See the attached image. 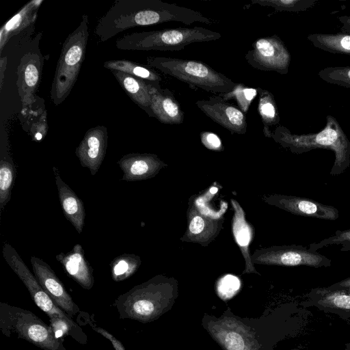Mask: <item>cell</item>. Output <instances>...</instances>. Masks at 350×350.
<instances>
[{
    "mask_svg": "<svg viewBox=\"0 0 350 350\" xmlns=\"http://www.w3.org/2000/svg\"><path fill=\"white\" fill-rule=\"evenodd\" d=\"M241 286L238 278L232 275H227L219 280L217 290L219 296L226 300L232 297L239 291Z\"/></svg>",
    "mask_w": 350,
    "mask_h": 350,
    "instance_id": "obj_31",
    "label": "cell"
},
{
    "mask_svg": "<svg viewBox=\"0 0 350 350\" xmlns=\"http://www.w3.org/2000/svg\"><path fill=\"white\" fill-rule=\"evenodd\" d=\"M65 272L75 282L85 289H90L94 285L93 269L85 257L83 247L76 243L72 250L64 254L61 252L55 256Z\"/></svg>",
    "mask_w": 350,
    "mask_h": 350,
    "instance_id": "obj_19",
    "label": "cell"
},
{
    "mask_svg": "<svg viewBox=\"0 0 350 350\" xmlns=\"http://www.w3.org/2000/svg\"><path fill=\"white\" fill-rule=\"evenodd\" d=\"M315 47L336 54L350 55V34L338 33H314L307 36Z\"/></svg>",
    "mask_w": 350,
    "mask_h": 350,
    "instance_id": "obj_23",
    "label": "cell"
},
{
    "mask_svg": "<svg viewBox=\"0 0 350 350\" xmlns=\"http://www.w3.org/2000/svg\"><path fill=\"white\" fill-rule=\"evenodd\" d=\"M30 262L34 275L55 304L70 317L79 312L78 306L67 293L50 265L40 258L31 256Z\"/></svg>",
    "mask_w": 350,
    "mask_h": 350,
    "instance_id": "obj_13",
    "label": "cell"
},
{
    "mask_svg": "<svg viewBox=\"0 0 350 350\" xmlns=\"http://www.w3.org/2000/svg\"><path fill=\"white\" fill-rule=\"evenodd\" d=\"M318 303L326 306L350 310V289L317 288L314 291Z\"/></svg>",
    "mask_w": 350,
    "mask_h": 350,
    "instance_id": "obj_27",
    "label": "cell"
},
{
    "mask_svg": "<svg viewBox=\"0 0 350 350\" xmlns=\"http://www.w3.org/2000/svg\"><path fill=\"white\" fill-rule=\"evenodd\" d=\"M44 57L39 48L27 50L21 58L16 69V85L23 105V113L30 111L38 100L36 93L39 87Z\"/></svg>",
    "mask_w": 350,
    "mask_h": 350,
    "instance_id": "obj_10",
    "label": "cell"
},
{
    "mask_svg": "<svg viewBox=\"0 0 350 350\" xmlns=\"http://www.w3.org/2000/svg\"><path fill=\"white\" fill-rule=\"evenodd\" d=\"M42 0H33L26 3L0 29L1 53L8 42L28 27H33Z\"/></svg>",
    "mask_w": 350,
    "mask_h": 350,
    "instance_id": "obj_21",
    "label": "cell"
},
{
    "mask_svg": "<svg viewBox=\"0 0 350 350\" xmlns=\"http://www.w3.org/2000/svg\"><path fill=\"white\" fill-rule=\"evenodd\" d=\"M257 94H258L257 88L246 86L241 83H236L231 92L219 94L218 96L226 101L230 99L235 100L239 109L246 113Z\"/></svg>",
    "mask_w": 350,
    "mask_h": 350,
    "instance_id": "obj_28",
    "label": "cell"
},
{
    "mask_svg": "<svg viewBox=\"0 0 350 350\" xmlns=\"http://www.w3.org/2000/svg\"><path fill=\"white\" fill-rule=\"evenodd\" d=\"M317 0H252V3L274 8L278 12H304L313 7Z\"/></svg>",
    "mask_w": 350,
    "mask_h": 350,
    "instance_id": "obj_29",
    "label": "cell"
},
{
    "mask_svg": "<svg viewBox=\"0 0 350 350\" xmlns=\"http://www.w3.org/2000/svg\"><path fill=\"white\" fill-rule=\"evenodd\" d=\"M339 21L342 23L341 30L350 34V16H341L338 17Z\"/></svg>",
    "mask_w": 350,
    "mask_h": 350,
    "instance_id": "obj_38",
    "label": "cell"
},
{
    "mask_svg": "<svg viewBox=\"0 0 350 350\" xmlns=\"http://www.w3.org/2000/svg\"><path fill=\"white\" fill-rule=\"evenodd\" d=\"M221 35L202 27H178L126 34L116 41V47L127 51H180L186 46L221 38Z\"/></svg>",
    "mask_w": 350,
    "mask_h": 350,
    "instance_id": "obj_3",
    "label": "cell"
},
{
    "mask_svg": "<svg viewBox=\"0 0 350 350\" xmlns=\"http://www.w3.org/2000/svg\"><path fill=\"white\" fill-rule=\"evenodd\" d=\"M147 65L170 75L192 88L213 94L228 93L236 83L209 65L197 60L148 57Z\"/></svg>",
    "mask_w": 350,
    "mask_h": 350,
    "instance_id": "obj_5",
    "label": "cell"
},
{
    "mask_svg": "<svg viewBox=\"0 0 350 350\" xmlns=\"http://www.w3.org/2000/svg\"><path fill=\"white\" fill-rule=\"evenodd\" d=\"M180 22L191 25L215 23L200 12L160 0H116L97 22L94 33L105 42L130 28Z\"/></svg>",
    "mask_w": 350,
    "mask_h": 350,
    "instance_id": "obj_1",
    "label": "cell"
},
{
    "mask_svg": "<svg viewBox=\"0 0 350 350\" xmlns=\"http://www.w3.org/2000/svg\"><path fill=\"white\" fill-rule=\"evenodd\" d=\"M121 88L130 98L150 117H153L151 105L152 83L117 70L111 71Z\"/></svg>",
    "mask_w": 350,
    "mask_h": 350,
    "instance_id": "obj_22",
    "label": "cell"
},
{
    "mask_svg": "<svg viewBox=\"0 0 350 350\" xmlns=\"http://www.w3.org/2000/svg\"><path fill=\"white\" fill-rule=\"evenodd\" d=\"M247 328L233 319H224L210 329L226 350H257L255 338Z\"/></svg>",
    "mask_w": 350,
    "mask_h": 350,
    "instance_id": "obj_16",
    "label": "cell"
},
{
    "mask_svg": "<svg viewBox=\"0 0 350 350\" xmlns=\"http://www.w3.org/2000/svg\"><path fill=\"white\" fill-rule=\"evenodd\" d=\"M108 134L107 127L98 125L88 129L76 148L75 154L81 165L95 175L105 157Z\"/></svg>",
    "mask_w": 350,
    "mask_h": 350,
    "instance_id": "obj_14",
    "label": "cell"
},
{
    "mask_svg": "<svg viewBox=\"0 0 350 350\" xmlns=\"http://www.w3.org/2000/svg\"><path fill=\"white\" fill-rule=\"evenodd\" d=\"M2 254L5 262L27 287L37 306L50 317L51 323L61 320L66 321L73 332L74 338L78 340L79 337L81 340H83L81 337L83 332L78 325L57 306L16 250L8 243H5L3 245Z\"/></svg>",
    "mask_w": 350,
    "mask_h": 350,
    "instance_id": "obj_7",
    "label": "cell"
},
{
    "mask_svg": "<svg viewBox=\"0 0 350 350\" xmlns=\"http://www.w3.org/2000/svg\"><path fill=\"white\" fill-rule=\"evenodd\" d=\"M1 328L46 350H66L51 327L29 311L10 306L1 307Z\"/></svg>",
    "mask_w": 350,
    "mask_h": 350,
    "instance_id": "obj_6",
    "label": "cell"
},
{
    "mask_svg": "<svg viewBox=\"0 0 350 350\" xmlns=\"http://www.w3.org/2000/svg\"><path fill=\"white\" fill-rule=\"evenodd\" d=\"M197 107L209 118L231 133L245 134L247 124L245 114L232 103L219 96L198 100Z\"/></svg>",
    "mask_w": 350,
    "mask_h": 350,
    "instance_id": "obj_12",
    "label": "cell"
},
{
    "mask_svg": "<svg viewBox=\"0 0 350 350\" xmlns=\"http://www.w3.org/2000/svg\"><path fill=\"white\" fill-rule=\"evenodd\" d=\"M117 163L123 172L121 180L126 181L152 178L164 165L157 155L150 153H129Z\"/></svg>",
    "mask_w": 350,
    "mask_h": 350,
    "instance_id": "obj_17",
    "label": "cell"
},
{
    "mask_svg": "<svg viewBox=\"0 0 350 350\" xmlns=\"http://www.w3.org/2000/svg\"><path fill=\"white\" fill-rule=\"evenodd\" d=\"M47 131L46 111L44 110L37 121L33 122L29 126L28 132L33 142H40L45 137Z\"/></svg>",
    "mask_w": 350,
    "mask_h": 350,
    "instance_id": "obj_34",
    "label": "cell"
},
{
    "mask_svg": "<svg viewBox=\"0 0 350 350\" xmlns=\"http://www.w3.org/2000/svg\"><path fill=\"white\" fill-rule=\"evenodd\" d=\"M346 243H350V228L344 230H336L334 235L318 243H310L308 247L314 251H317L327 246Z\"/></svg>",
    "mask_w": 350,
    "mask_h": 350,
    "instance_id": "obj_32",
    "label": "cell"
},
{
    "mask_svg": "<svg viewBox=\"0 0 350 350\" xmlns=\"http://www.w3.org/2000/svg\"><path fill=\"white\" fill-rule=\"evenodd\" d=\"M150 109L154 118L167 124H180L184 121V112L178 101L168 88L153 82L151 89Z\"/></svg>",
    "mask_w": 350,
    "mask_h": 350,
    "instance_id": "obj_18",
    "label": "cell"
},
{
    "mask_svg": "<svg viewBox=\"0 0 350 350\" xmlns=\"http://www.w3.org/2000/svg\"><path fill=\"white\" fill-rule=\"evenodd\" d=\"M89 37L88 16L83 15L79 26L65 39L50 90L55 106L62 104L77 82L84 60Z\"/></svg>",
    "mask_w": 350,
    "mask_h": 350,
    "instance_id": "obj_4",
    "label": "cell"
},
{
    "mask_svg": "<svg viewBox=\"0 0 350 350\" xmlns=\"http://www.w3.org/2000/svg\"><path fill=\"white\" fill-rule=\"evenodd\" d=\"M205 227V222L204 219L199 215L193 217L189 224V231L193 234L201 233Z\"/></svg>",
    "mask_w": 350,
    "mask_h": 350,
    "instance_id": "obj_36",
    "label": "cell"
},
{
    "mask_svg": "<svg viewBox=\"0 0 350 350\" xmlns=\"http://www.w3.org/2000/svg\"><path fill=\"white\" fill-rule=\"evenodd\" d=\"M202 144L208 149L213 150H223L222 142L219 136L211 131H204L200 133Z\"/></svg>",
    "mask_w": 350,
    "mask_h": 350,
    "instance_id": "obj_35",
    "label": "cell"
},
{
    "mask_svg": "<svg viewBox=\"0 0 350 350\" xmlns=\"http://www.w3.org/2000/svg\"><path fill=\"white\" fill-rule=\"evenodd\" d=\"M53 172L64 215L76 231L81 234L83 231L85 217L83 202L62 180L59 172L55 166L53 167Z\"/></svg>",
    "mask_w": 350,
    "mask_h": 350,
    "instance_id": "obj_20",
    "label": "cell"
},
{
    "mask_svg": "<svg viewBox=\"0 0 350 350\" xmlns=\"http://www.w3.org/2000/svg\"><path fill=\"white\" fill-rule=\"evenodd\" d=\"M165 293L163 284L153 278L135 286L119 299L122 304H126L127 316L148 320L159 315L166 307Z\"/></svg>",
    "mask_w": 350,
    "mask_h": 350,
    "instance_id": "obj_8",
    "label": "cell"
},
{
    "mask_svg": "<svg viewBox=\"0 0 350 350\" xmlns=\"http://www.w3.org/2000/svg\"><path fill=\"white\" fill-rule=\"evenodd\" d=\"M236 220L234 224V233L238 244L242 248H247L250 241L249 227L244 221V217H240L237 211Z\"/></svg>",
    "mask_w": 350,
    "mask_h": 350,
    "instance_id": "obj_33",
    "label": "cell"
},
{
    "mask_svg": "<svg viewBox=\"0 0 350 350\" xmlns=\"http://www.w3.org/2000/svg\"><path fill=\"white\" fill-rule=\"evenodd\" d=\"M259 94L258 111L263 124V133L267 137H271L270 127L278 125L280 118L278 106L273 94L265 89L258 88Z\"/></svg>",
    "mask_w": 350,
    "mask_h": 350,
    "instance_id": "obj_24",
    "label": "cell"
},
{
    "mask_svg": "<svg viewBox=\"0 0 350 350\" xmlns=\"http://www.w3.org/2000/svg\"><path fill=\"white\" fill-rule=\"evenodd\" d=\"M318 75L327 83L350 88V66L326 67Z\"/></svg>",
    "mask_w": 350,
    "mask_h": 350,
    "instance_id": "obj_30",
    "label": "cell"
},
{
    "mask_svg": "<svg viewBox=\"0 0 350 350\" xmlns=\"http://www.w3.org/2000/svg\"><path fill=\"white\" fill-rule=\"evenodd\" d=\"M103 66L111 71H121L148 81L160 83L162 80L161 75L149 66L130 60H109L105 62Z\"/></svg>",
    "mask_w": 350,
    "mask_h": 350,
    "instance_id": "obj_25",
    "label": "cell"
},
{
    "mask_svg": "<svg viewBox=\"0 0 350 350\" xmlns=\"http://www.w3.org/2000/svg\"><path fill=\"white\" fill-rule=\"evenodd\" d=\"M341 252H350V243H346L342 245L340 248Z\"/></svg>",
    "mask_w": 350,
    "mask_h": 350,
    "instance_id": "obj_40",
    "label": "cell"
},
{
    "mask_svg": "<svg viewBox=\"0 0 350 350\" xmlns=\"http://www.w3.org/2000/svg\"><path fill=\"white\" fill-rule=\"evenodd\" d=\"M141 264L140 257L133 254H123L111 262L112 278L116 281L123 280L132 275Z\"/></svg>",
    "mask_w": 350,
    "mask_h": 350,
    "instance_id": "obj_26",
    "label": "cell"
},
{
    "mask_svg": "<svg viewBox=\"0 0 350 350\" xmlns=\"http://www.w3.org/2000/svg\"><path fill=\"white\" fill-rule=\"evenodd\" d=\"M252 49L249 50L245 56L252 67L281 75L288 72L291 53L278 35L259 38L252 44Z\"/></svg>",
    "mask_w": 350,
    "mask_h": 350,
    "instance_id": "obj_9",
    "label": "cell"
},
{
    "mask_svg": "<svg viewBox=\"0 0 350 350\" xmlns=\"http://www.w3.org/2000/svg\"><path fill=\"white\" fill-rule=\"evenodd\" d=\"M256 259L266 264L288 267H328L332 263L318 251L300 245L274 246L263 250L261 257Z\"/></svg>",
    "mask_w": 350,
    "mask_h": 350,
    "instance_id": "obj_11",
    "label": "cell"
},
{
    "mask_svg": "<svg viewBox=\"0 0 350 350\" xmlns=\"http://www.w3.org/2000/svg\"><path fill=\"white\" fill-rule=\"evenodd\" d=\"M327 288H329V289H342V288L350 289V277L334 284L331 286L327 287Z\"/></svg>",
    "mask_w": 350,
    "mask_h": 350,
    "instance_id": "obj_37",
    "label": "cell"
},
{
    "mask_svg": "<svg viewBox=\"0 0 350 350\" xmlns=\"http://www.w3.org/2000/svg\"><path fill=\"white\" fill-rule=\"evenodd\" d=\"M6 64H7V57H1L0 59V73H1V89L3 87V78H4V72L6 69Z\"/></svg>",
    "mask_w": 350,
    "mask_h": 350,
    "instance_id": "obj_39",
    "label": "cell"
},
{
    "mask_svg": "<svg viewBox=\"0 0 350 350\" xmlns=\"http://www.w3.org/2000/svg\"><path fill=\"white\" fill-rule=\"evenodd\" d=\"M271 137L297 154L319 148L333 151L335 159L331 176L341 174L350 165V141L338 120L331 115L326 116V124L319 133L293 134L284 126L278 125Z\"/></svg>",
    "mask_w": 350,
    "mask_h": 350,
    "instance_id": "obj_2",
    "label": "cell"
},
{
    "mask_svg": "<svg viewBox=\"0 0 350 350\" xmlns=\"http://www.w3.org/2000/svg\"><path fill=\"white\" fill-rule=\"evenodd\" d=\"M269 202L294 215L319 219L335 221L339 211L332 205L323 204L313 199L285 195H273Z\"/></svg>",
    "mask_w": 350,
    "mask_h": 350,
    "instance_id": "obj_15",
    "label": "cell"
}]
</instances>
